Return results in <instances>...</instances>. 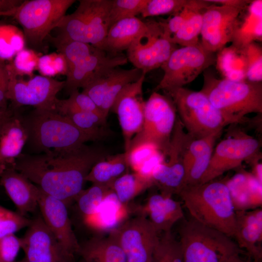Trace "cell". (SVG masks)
Listing matches in <instances>:
<instances>
[{
  "instance_id": "obj_1",
  "label": "cell",
  "mask_w": 262,
  "mask_h": 262,
  "mask_svg": "<svg viewBox=\"0 0 262 262\" xmlns=\"http://www.w3.org/2000/svg\"><path fill=\"white\" fill-rule=\"evenodd\" d=\"M108 156L102 148L84 144L71 150L22 153L15 168L42 192L68 205L83 189L85 178L93 165Z\"/></svg>"
},
{
  "instance_id": "obj_2",
  "label": "cell",
  "mask_w": 262,
  "mask_h": 262,
  "mask_svg": "<svg viewBox=\"0 0 262 262\" xmlns=\"http://www.w3.org/2000/svg\"><path fill=\"white\" fill-rule=\"evenodd\" d=\"M21 118L28 133L27 143L39 152L77 148L87 142L103 139L108 134L105 129L82 130L53 109H34Z\"/></svg>"
},
{
  "instance_id": "obj_3",
  "label": "cell",
  "mask_w": 262,
  "mask_h": 262,
  "mask_svg": "<svg viewBox=\"0 0 262 262\" xmlns=\"http://www.w3.org/2000/svg\"><path fill=\"white\" fill-rule=\"evenodd\" d=\"M178 195L182 200L192 218L233 237L236 211L226 179L185 186Z\"/></svg>"
},
{
  "instance_id": "obj_4",
  "label": "cell",
  "mask_w": 262,
  "mask_h": 262,
  "mask_svg": "<svg viewBox=\"0 0 262 262\" xmlns=\"http://www.w3.org/2000/svg\"><path fill=\"white\" fill-rule=\"evenodd\" d=\"M200 90L221 114L228 124L240 123L250 113H262V82L232 81L204 71Z\"/></svg>"
},
{
  "instance_id": "obj_5",
  "label": "cell",
  "mask_w": 262,
  "mask_h": 262,
  "mask_svg": "<svg viewBox=\"0 0 262 262\" xmlns=\"http://www.w3.org/2000/svg\"><path fill=\"white\" fill-rule=\"evenodd\" d=\"M184 262H241L243 250L231 237L193 218L184 221L180 231Z\"/></svg>"
},
{
  "instance_id": "obj_6",
  "label": "cell",
  "mask_w": 262,
  "mask_h": 262,
  "mask_svg": "<svg viewBox=\"0 0 262 262\" xmlns=\"http://www.w3.org/2000/svg\"><path fill=\"white\" fill-rule=\"evenodd\" d=\"M112 0H81L76 10L66 15L55 29L58 34L51 40L78 41L102 49L110 28Z\"/></svg>"
},
{
  "instance_id": "obj_7",
  "label": "cell",
  "mask_w": 262,
  "mask_h": 262,
  "mask_svg": "<svg viewBox=\"0 0 262 262\" xmlns=\"http://www.w3.org/2000/svg\"><path fill=\"white\" fill-rule=\"evenodd\" d=\"M166 92L175 104L185 131L193 138L200 139L222 132L229 125L201 91L181 87Z\"/></svg>"
},
{
  "instance_id": "obj_8",
  "label": "cell",
  "mask_w": 262,
  "mask_h": 262,
  "mask_svg": "<svg viewBox=\"0 0 262 262\" xmlns=\"http://www.w3.org/2000/svg\"><path fill=\"white\" fill-rule=\"evenodd\" d=\"M75 0H30L23 1L14 17L23 29L25 42L37 48L66 15Z\"/></svg>"
},
{
  "instance_id": "obj_9",
  "label": "cell",
  "mask_w": 262,
  "mask_h": 262,
  "mask_svg": "<svg viewBox=\"0 0 262 262\" xmlns=\"http://www.w3.org/2000/svg\"><path fill=\"white\" fill-rule=\"evenodd\" d=\"M176 111L171 98L154 91L145 101L142 129L132 138L129 148L148 143L155 146L166 157L177 116Z\"/></svg>"
},
{
  "instance_id": "obj_10",
  "label": "cell",
  "mask_w": 262,
  "mask_h": 262,
  "mask_svg": "<svg viewBox=\"0 0 262 262\" xmlns=\"http://www.w3.org/2000/svg\"><path fill=\"white\" fill-rule=\"evenodd\" d=\"M215 53L206 49L200 42L195 46L175 49L161 66L164 76L154 91L183 87L206 69L215 64Z\"/></svg>"
},
{
  "instance_id": "obj_11",
  "label": "cell",
  "mask_w": 262,
  "mask_h": 262,
  "mask_svg": "<svg viewBox=\"0 0 262 262\" xmlns=\"http://www.w3.org/2000/svg\"><path fill=\"white\" fill-rule=\"evenodd\" d=\"M8 85L6 97L16 111L23 106L34 109H55L58 100L57 95L65 86V81H60L42 75L31 77L28 81L17 78L8 65Z\"/></svg>"
},
{
  "instance_id": "obj_12",
  "label": "cell",
  "mask_w": 262,
  "mask_h": 262,
  "mask_svg": "<svg viewBox=\"0 0 262 262\" xmlns=\"http://www.w3.org/2000/svg\"><path fill=\"white\" fill-rule=\"evenodd\" d=\"M128 60L122 53L112 55L89 44L67 66L64 89L69 94L79 88L83 89L109 70L126 64Z\"/></svg>"
},
{
  "instance_id": "obj_13",
  "label": "cell",
  "mask_w": 262,
  "mask_h": 262,
  "mask_svg": "<svg viewBox=\"0 0 262 262\" xmlns=\"http://www.w3.org/2000/svg\"><path fill=\"white\" fill-rule=\"evenodd\" d=\"M260 143L240 132L220 141L213 150L209 164L198 184L215 180L225 172L259 156Z\"/></svg>"
},
{
  "instance_id": "obj_14",
  "label": "cell",
  "mask_w": 262,
  "mask_h": 262,
  "mask_svg": "<svg viewBox=\"0 0 262 262\" xmlns=\"http://www.w3.org/2000/svg\"><path fill=\"white\" fill-rule=\"evenodd\" d=\"M158 232L145 216L127 220L110 233L123 250L127 262H150Z\"/></svg>"
},
{
  "instance_id": "obj_15",
  "label": "cell",
  "mask_w": 262,
  "mask_h": 262,
  "mask_svg": "<svg viewBox=\"0 0 262 262\" xmlns=\"http://www.w3.org/2000/svg\"><path fill=\"white\" fill-rule=\"evenodd\" d=\"M190 137L177 116L167 156L168 160L156 165L151 174L154 185L158 187L161 194L172 196L178 195L181 189L184 173L183 156Z\"/></svg>"
},
{
  "instance_id": "obj_16",
  "label": "cell",
  "mask_w": 262,
  "mask_h": 262,
  "mask_svg": "<svg viewBox=\"0 0 262 262\" xmlns=\"http://www.w3.org/2000/svg\"><path fill=\"white\" fill-rule=\"evenodd\" d=\"M20 238L25 262H75L49 229L41 215L32 220Z\"/></svg>"
},
{
  "instance_id": "obj_17",
  "label": "cell",
  "mask_w": 262,
  "mask_h": 262,
  "mask_svg": "<svg viewBox=\"0 0 262 262\" xmlns=\"http://www.w3.org/2000/svg\"><path fill=\"white\" fill-rule=\"evenodd\" d=\"M246 7L214 3L207 7L203 14L200 42L202 46L215 53L231 42L238 24V17Z\"/></svg>"
},
{
  "instance_id": "obj_18",
  "label": "cell",
  "mask_w": 262,
  "mask_h": 262,
  "mask_svg": "<svg viewBox=\"0 0 262 262\" xmlns=\"http://www.w3.org/2000/svg\"><path fill=\"white\" fill-rule=\"evenodd\" d=\"M146 74L143 73L138 80L128 84L122 89L110 111L117 116L124 138L125 151L128 150L131 140L143 126L145 103L143 85Z\"/></svg>"
},
{
  "instance_id": "obj_19",
  "label": "cell",
  "mask_w": 262,
  "mask_h": 262,
  "mask_svg": "<svg viewBox=\"0 0 262 262\" xmlns=\"http://www.w3.org/2000/svg\"><path fill=\"white\" fill-rule=\"evenodd\" d=\"M62 200L40 190L38 208L46 225L69 253L78 254L80 244L73 230L67 208Z\"/></svg>"
},
{
  "instance_id": "obj_20",
  "label": "cell",
  "mask_w": 262,
  "mask_h": 262,
  "mask_svg": "<svg viewBox=\"0 0 262 262\" xmlns=\"http://www.w3.org/2000/svg\"><path fill=\"white\" fill-rule=\"evenodd\" d=\"M175 46L163 32L145 35L129 48L127 57L134 67L147 74L161 67L176 49Z\"/></svg>"
},
{
  "instance_id": "obj_21",
  "label": "cell",
  "mask_w": 262,
  "mask_h": 262,
  "mask_svg": "<svg viewBox=\"0 0 262 262\" xmlns=\"http://www.w3.org/2000/svg\"><path fill=\"white\" fill-rule=\"evenodd\" d=\"M162 32L160 22H144L136 16L123 19L109 28L102 49L110 54L116 55L127 50L140 37Z\"/></svg>"
},
{
  "instance_id": "obj_22",
  "label": "cell",
  "mask_w": 262,
  "mask_h": 262,
  "mask_svg": "<svg viewBox=\"0 0 262 262\" xmlns=\"http://www.w3.org/2000/svg\"><path fill=\"white\" fill-rule=\"evenodd\" d=\"M221 134V132H216L200 139L190 137L183 156L182 188L199 183L209 164L215 142Z\"/></svg>"
},
{
  "instance_id": "obj_23",
  "label": "cell",
  "mask_w": 262,
  "mask_h": 262,
  "mask_svg": "<svg viewBox=\"0 0 262 262\" xmlns=\"http://www.w3.org/2000/svg\"><path fill=\"white\" fill-rule=\"evenodd\" d=\"M0 183L15 204L17 213L25 216L38 208L40 189L14 167H7Z\"/></svg>"
},
{
  "instance_id": "obj_24",
  "label": "cell",
  "mask_w": 262,
  "mask_h": 262,
  "mask_svg": "<svg viewBox=\"0 0 262 262\" xmlns=\"http://www.w3.org/2000/svg\"><path fill=\"white\" fill-rule=\"evenodd\" d=\"M241 249H245L253 261L262 259V210L258 208L236 212L233 235Z\"/></svg>"
},
{
  "instance_id": "obj_25",
  "label": "cell",
  "mask_w": 262,
  "mask_h": 262,
  "mask_svg": "<svg viewBox=\"0 0 262 262\" xmlns=\"http://www.w3.org/2000/svg\"><path fill=\"white\" fill-rule=\"evenodd\" d=\"M158 232L171 231L173 226L184 218L181 204L172 196L162 194L151 195L141 209Z\"/></svg>"
},
{
  "instance_id": "obj_26",
  "label": "cell",
  "mask_w": 262,
  "mask_h": 262,
  "mask_svg": "<svg viewBox=\"0 0 262 262\" xmlns=\"http://www.w3.org/2000/svg\"><path fill=\"white\" fill-rule=\"evenodd\" d=\"M235 210L245 211L260 208L262 205V184L251 172L242 169L226 179Z\"/></svg>"
},
{
  "instance_id": "obj_27",
  "label": "cell",
  "mask_w": 262,
  "mask_h": 262,
  "mask_svg": "<svg viewBox=\"0 0 262 262\" xmlns=\"http://www.w3.org/2000/svg\"><path fill=\"white\" fill-rule=\"evenodd\" d=\"M11 117L0 131V162L15 167L16 159L22 154L28 138L21 115L13 111Z\"/></svg>"
},
{
  "instance_id": "obj_28",
  "label": "cell",
  "mask_w": 262,
  "mask_h": 262,
  "mask_svg": "<svg viewBox=\"0 0 262 262\" xmlns=\"http://www.w3.org/2000/svg\"><path fill=\"white\" fill-rule=\"evenodd\" d=\"M78 254L83 262H127L121 247L110 234L93 237L80 244Z\"/></svg>"
},
{
  "instance_id": "obj_29",
  "label": "cell",
  "mask_w": 262,
  "mask_h": 262,
  "mask_svg": "<svg viewBox=\"0 0 262 262\" xmlns=\"http://www.w3.org/2000/svg\"><path fill=\"white\" fill-rule=\"evenodd\" d=\"M246 9V14L242 22L239 21L231 41L239 49L262 40V0H252Z\"/></svg>"
},
{
  "instance_id": "obj_30",
  "label": "cell",
  "mask_w": 262,
  "mask_h": 262,
  "mask_svg": "<svg viewBox=\"0 0 262 262\" xmlns=\"http://www.w3.org/2000/svg\"><path fill=\"white\" fill-rule=\"evenodd\" d=\"M217 69L223 79L232 81L246 80V62L245 49L233 45L218 51L216 56Z\"/></svg>"
},
{
  "instance_id": "obj_31",
  "label": "cell",
  "mask_w": 262,
  "mask_h": 262,
  "mask_svg": "<svg viewBox=\"0 0 262 262\" xmlns=\"http://www.w3.org/2000/svg\"><path fill=\"white\" fill-rule=\"evenodd\" d=\"M128 167L125 152L115 155H109L93 165L86 176L85 181L111 187L115 180L127 173Z\"/></svg>"
},
{
  "instance_id": "obj_32",
  "label": "cell",
  "mask_w": 262,
  "mask_h": 262,
  "mask_svg": "<svg viewBox=\"0 0 262 262\" xmlns=\"http://www.w3.org/2000/svg\"><path fill=\"white\" fill-rule=\"evenodd\" d=\"M129 167L133 172L151 177L156 165L164 161L165 156L154 145L142 143L125 151Z\"/></svg>"
},
{
  "instance_id": "obj_33",
  "label": "cell",
  "mask_w": 262,
  "mask_h": 262,
  "mask_svg": "<svg viewBox=\"0 0 262 262\" xmlns=\"http://www.w3.org/2000/svg\"><path fill=\"white\" fill-rule=\"evenodd\" d=\"M154 186L151 178L136 172L126 173L112 183L111 189L122 204L127 205L132 199Z\"/></svg>"
},
{
  "instance_id": "obj_34",
  "label": "cell",
  "mask_w": 262,
  "mask_h": 262,
  "mask_svg": "<svg viewBox=\"0 0 262 262\" xmlns=\"http://www.w3.org/2000/svg\"><path fill=\"white\" fill-rule=\"evenodd\" d=\"M111 191L110 186L99 184L82 189L75 200L83 217L94 214Z\"/></svg>"
},
{
  "instance_id": "obj_35",
  "label": "cell",
  "mask_w": 262,
  "mask_h": 262,
  "mask_svg": "<svg viewBox=\"0 0 262 262\" xmlns=\"http://www.w3.org/2000/svg\"><path fill=\"white\" fill-rule=\"evenodd\" d=\"M212 4L206 0H188L178 13L172 15L166 20L160 21L163 34L170 40V38L192 15L205 9Z\"/></svg>"
},
{
  "instance_id": "obj_36",
  "label": "cell",
  "mask_w": 262,
  "mask_h": 262,
  "mask_svg": "<svg viewBox=\"0 0 262 262\" xmlns=\"http://www.w3.org/2000/svg\"><path fill=\"white\" fill-rule=\"evenodd\" d=\"M205 9L196 13L188 18L170 38V41L174 45L178 44L182 47L198 44L200 43L198 37L201 32Z\"/></svg>"
},
{
  "instance_id": "obj_37",
  "label": "cell",
  "mask_w": 262,
  "mask_h": 262,
  "mask_svg": "<svg viewBox=\"0 0 262 262\" xmlns=\"http://www.w3.org/2000/svg\"><path fill=\"white\" fill-rule=\"evenodd\" d=\"M143 73L141 70L135 67L130 69H122L119 75L106 93L100 107V110L105 118H107L115 98L122 89L128 84L138 80Z\"/></svg>"
},
{
  "instance_id": "obj_38",
  "label": "cell",
  "mask_w": 262,
  "mask_h": 262,
  "mask_svg": "<svg viewBox=\"0 0 262 262\" xmlns=\"http://www.w3.org/2000/svg\"><path fill=\"white\" fill-rule=\"evenodd\" d=\"M150 262H184L179 241L171 231L164 232L159 238Z\"/></svg>"
},
{
  "instance_id": "obj_39",
  "label": "cell",
  "mask_w": 262,
  "mask_h": 262,
  "mask_svg": "<svg viewBox=\"0 0 262 262\" xmlns=\"http://www.w3.org/2000/svg\"><path fill=\"white\" fill-rule=\"evenodd\" d=\"M55 110L61 115L71 110H79L94 112L103 116L92 99L86 94L80 92L78 90L72 91L67 99H58Z\"/></svg>"
},
{
  "instance_id": "obj_40",
  "label": "cell",
  "mask_w": 262,
  "mask_h": 262,
  "mask_svg": "<svg viewBox=\"0 0 262 262\" xmlns=\"http://www.w3.org/2000/svg\"><path fill=\"white\" fill-rule=\"evenodd\" d=\"M121 70L117 67L109 70L83 88L82 92L88 95L100 109L106 93Z\"/></svg>"
},
{
  "instance_id": "obj_41",
  "label": "cell",
  "mask_w": 262,
  "mask_h": 262,
  "mask_svg": "<svg viewBox=\"0 0 262 262\" xmlns=\"http://www.w3.org/2000/svg\"><path fill=\"white\" fill-rule=\"evenodd\" d=\"M148 0H112L109 14L110 27L117 21L142 13Z\"/></svg>"
},
{
  "instance_id": "obj_42",
  "label": "cell",
  "mask_w": 262,
  "mask_h": 262,
  "mask_svg": "<svg viewBox=\"0 0 262 262\" xmlns=\"http://www.w3.org/2000/svg\"><path fill=\"white\" fill-rule=\"evenodd\" d=\"M63 115L67 117L77 127L86 131H98L104 129L106 119L102 115L87 111L71 110Z\"/></svg>"
},
{
  "instance_id": "obj_43",
  "label": "cell",
  "mask_w": 262,
  "mask_h": 262,
  "mask_svg": "<svg viewBox=\"0 0 262 262\" xmlns=\"http://www.w3.org/2000/svg\"><path fill=\"white\" fill-rule=\"evenodd\" d=\"M246 62V80L251 82L262 81V48L256 42L245 48Z\"/></svg>"
},
{
  "instance_id": "obj_44",
  "label": "cell",
  "mask_w": 262,
  "mask_h": 262,
  "mask_svg": "<svg viewBox=\"0 0 262 262\" xmlns=\"http://www.w3.org/2000/svg\"><path fill=\"white\" fill-rule=\"evenodd\" d=\"M188 0H148L141 13L143 17L178 13Z\"/></svg>"
},
{
  "instance_id": "obj_45",
  "label": "cell",
  "mask_w": 262,
  "mask_h": 262,
  "mask_svg": "<svg viewBox=\"0 0 262 262\" xmlns=\"http://www.w3.org/2000/svg\"><path fill=\"white\" fill-rule=\"evenodd\" d=\"M39 57L31 49H24L16 53L14 60L8 66L17 75L31 76L37 68Z\"/></svg>"
},
{
  "instance_id": "obj_46",
  "label": "cell",
  "mask_w": 262,
  "mask_h": 262,
  "mask_svg": "<svg viewBox=\"0 0 262 262\" xmlns=\"http://www.w3.org/2000/svg\"><path fill=\"white\" fill-rule=\"evenodd\" d=\"M31 221L17 212L7 209L0 219V238L14 234L21 229L28 227Z\"/></svg>"
},
{
  "instance_id": "obj_47",
  "label": "cell",
  "mask_w": 262,
  "mask_h": 262,
  "mask_svg": "<svg viewBox=\"0 0 262 262\" xmlns=\"http://www.w3.org/2000/svg\"><path fill=\"white\" fill-rule=\"evenodd\" d=\"M20 248V238L15 234L0 238V261L15 262Z\"/></svg>"
},
{
  "instance_id": "obj_48",
  "label": "cell",
  "mask_w": 262,
  "mask_h": 262,
  "mask_svg": "<svg viewBox=\"0 0 262 262\" xmlns=\"http://www.w3.org/2000/svg\"><path fill=\"white\" fill-rule=\"evenodd\" d=\"M0 37L9 43L16 53L24 49L26 42L23 33L15 26L0 24Z\"/></svg>"
},
{
  "instance_id": "obj_49",
  "label": "cell",
  "mask_w": 262,
  "mask_h": 262,
  "mask_svg": "<svg viewBox=\"0 0 262 262\" xmlns=\"http://www.w3.org/2000/svg\"><path fill=\"white\" fill-rule=\"evenodd\" d=\"M37 68L42 76L51 78L57 75L53 66V53L39 57Z\"/></svg>"
},
{
  "instance_id": "obj_50",
  "label": "cell",
  "mask_w": 262,
  "mask_h": 262,
  "mask_svg": "<svg viewBox=\"0 0 262 262\" xmlns=\"http://www.w3.org/2000/svg\"><path fill=\"white\" fill-rule=\"evenodd\" d=\"M16 54L12 46L0 37V60H9L14 58Z\"/></svg>"
},
{
  "instance_id": "obj_51",
  "label": "cell",
  "mask_w": 262,
  "mask_h": 262,
  "mask_svg": "<svg viewBox=\"0 0 262 262\" xmlns=\"http://www.w3.org/2000/svg\"><path fill=\"white\" fill-rule=\"evenodd\" d=\"M53 62L57 74L66 75L67 71V64L61 53H53Z\"/></svg>"
},
{
  "instance_id": "obj_52",
  "label": "cell",
  "mask_w": 262,
  "mask_h": 262,
  "mask_svg": "<svg viewBox=\"0 0 262 262\" xmlns=\"http://www.w3.org/2000/svg\"><path fill=\"white\" fill-rule=\"evenodd\" d=\"M211 3L219 5L246 7L252 0H206Z\"/></svg>"
},
{
  "instance_id": "obj_53",
  "label": "cell",
  "mask_w": 262,
  "mask_h": 262,
  "mask_svg": "<svg viewBox=\"0 0 262 262\" xmlns=\"http://www.w3.org/2000/svg\"><path fill=\"white\" fill-rule=\"evenodd\" d=\"M258 156L251 161L252 164V171L251 174L258 180V181L262 184V164L259 162L260 159Z\"/></svg>"
},
{
  "instance_id": "obj_54",
  "label": "cell",
  "mask_w": 262,
  "mask_h": 262,
  "mask_svg": "<svg viewBox=\"0 0 262 262\" xmlns=\"http://www.w3.org/2000/svg\"><path fill=\"white\" fill-rule=\"evenodd\" d=\"M8 82L6 64L4 61L0 60V88L7 87Z\"/></svg>"
},
{
  "instance_id": "obj_55",
  "label": "cell",
  "mask_w": 262,
  "mask_h": 262,
  "mask_svg": "<svg viewBox=\"0 0 262 262\" xmlns=\"http://www.w3.org/2000/svg\"><path fill=\"white\" fill-rule=\"evenodd\" d=\"M14 112L9 108L3 109L0 107V131L3 125L13 115Z\"/></svg>"
},
{
  "instance_id": "obj_56",
  "label": "cell",
  "mask_w": 262,
  "mask_h": 262,
  "mask_svg": "<svg viewBox=\"0 0 262 262\" xmlns=\"http://www.w3.org/2000/svg\"><path fill=\"white\" fill-rule=\"evenodd\" d=\"M16 10L14 11L9 12H0V16H13L15 13L16 12Z\"/></svg>"
},
{
  "instance_id": "obj_57",
  "label": "cell",
  "mask_w": 262,
  "mask_h": 262,
  "mask_svg": "<svg viewBox=\"0 0 262 262\" xmlns=\"http://www.w3.org/2000/svg\"><path fill=\"white\" fill-rule=\"evenodd\" d=\"M7 210V209H6L4 207L0 205V219L5 213Z\"/></svg>"
},
{
  "instance_id": "obj_58",
  "label": "cell",
  "mask_w": 262,
  "mask_h": 262,
  "mask_svg": "<svg viewBox=\"0 0 262 262\" xmlns=\"http://www.w3.org/2000/svg\"><path fill=\"white\" fill-rule=\"evenodd\" d=\"M6 167L7 166L5 164L0 162V176Z\"/></svg>"
},
{
  "instance_id": "obj_59",
  "label": "cell",
  "mask_w": 262,
  "mask_h": 262,
  "mask_svg": "<svg viewBox=\"0 0 262 262\" xmlns=\"http://www.w3.org/2000/svg\"><path fill=\"white\" fill-rule=\"evenodd\" d=\"M242 262H246L243 260ZM251 262H262V261H253H253Z\"/></svg>"
},
{
  "instance_id": "obj_60",
  "label": "cell",
  "mask_w": 262,
  "mask_h": 262,
  "mask_svg": "<svg viewBox=\"0 0 262 262\" xmlns=\"http://www.w3.org/2000/svg\"><path fill=\"white\" fill-rule=\"evenodd\" d=\"M83 262V261L82 260V261L81 262Z\"/></svg>"
}]
</instances>
